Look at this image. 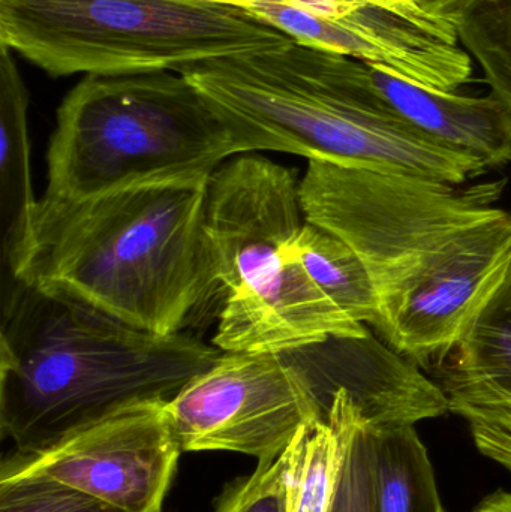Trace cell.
<instances>
[{"label":"cell","instance_id":"6da1fadb","mask_svg":"<svg viewBox=\"0 0 511 512\" xmlns=\"http://www.w3.org/2000/svg\"><path fill=\"white\" fill-rule=\"evenodd\" d=\"M300 203L362 259L377 330L419 367L455 348L511 246V213L425 177L309 161Z\"/></svg>","mask_w":511,"mask_h":512},{"label":"cell","instance_id":"7a4b0ae2","mask_svg":"<svg viewBox=\"0 0 511 512\" xmlns=\"http://www.w3.org/2000/svg\"><path fill=\"white\" fill-rule=\"evenodd\" d=\"M207 183L87 198L44 194L9 273L132 327L182 333L221 292L206 230Z\"/></svg>","mask_w":511,"mask_h":512},{"label":"cell","instance_id":"3957f363","mask_svg":"<svg viewBox=\"0 0 511 512\" xmlns=\"http://www.w3.org/2000/svg\"><path fill=\"white\" fill-rule=\"evenodd\" d=\"M222 351L152 333L11 277L0 336V432L41 450L129 406L168 402Z\"/></svg>","mask_w":511,"mask_h":512},{"label":"cell","instance_id":"277c9868","mask_svg":"<svg viewBox=\"0 0 511 512\" xmlns=\"http://www.w3.org/2000/svg\"><path fill=\"white\" fill-rule=\"evenodd\" d=\"M255 150L449 185L488 170L420 134L375 92L366 63L288 38L183 66Z\"/></svg>","mask_w":511,"mask_h":512},{"label":"cell","instance_id":"5b68a950","mask_svg":"<svg viewBox=\"0 0 511 512\" xmlns=\"http://www.w3.org/2000/svg\"><path fill=\"white\" fill-rule=\"evenodd\" d=\"M296 174L261 156L222 164L207 183L206 230L224 306L216 348L287 352L365 337L309 276L294 251L305 225Z\"/></svg>","mask_w":511,"mask_h":512},{"label":"cell","instance_id":"8992f818","mask_svg":"<svg viewBox=\"0 0 511 512\" xmlns=\"http://www.w3.org/2000/svg\"><path fill=\"white\" fill-rule=\"evenodd\" d=\"M246 152L236 123L180 72L84 75L57 110L45 194L207 182Z\"/></svg>","mask_w":511,"mask_h":512},{"label":"cell","instance_id":"52a82bcc","mask_svg":"<svg viewBox=\"0 0 511 512\" xmlns=\"http://www.w3.org/2000/svg\"><path fill=\"white\" fill-rule=\"evenodd\" d=\"M288 38L210 0H0V44L54 78L179 72Z\"/></svg>","mask_w":511,"mask_h":512},{"label":"cell","instance_id":"ba28073f","mask_svg":"<svg viewBox=\"0 0 511 512\" xmlns=\"http://www.w3.org/2000/svg\"><path fill=\"white\" fill-rule=\"evenodd\" d=\"M183 453L230 451L270 465L300 430L326 418L314 384L293 352H224L168 400Z\"/></svg>","mask_w":511,"mask_h":512},{"label":"cell","instance_id":"9c48e42d","mask_svg":"<svg viewBox=\"0 0 511 512\" xmlns=\"http://www.w3.org/2000/svg\"><path fill=\"white\" fill-rule=\"evenodd\" d=\"M165 405L129 406L41 450H14L0 481H54L119 512H162L183 454Z\"/></svg>","mask_w":511,"mask_h":512},{"label":"cell","instance_id":"30bf717a","mask_svg":"<svg viewBox=\"0 0 511 512\" xmlns=\"http://www.w3.org/2000/svg\"><path fill=\"white\" fill-rule=\"evenodd\" d=\"M308 15L302 44L387 69L431 89L455 92L471 77L470 56L455 27L437 23L407 3L371 0H276Z\"/></svg>","mask_w":511,"mask_h":512},{"label":"cell","instance_id":"8fae6325","mask_svg":"<svg viewBox=\"0 0 511 512\" xmlns=\"http://www.w3.org/2000/svg\"><path fill=\"white\" fill-rule=\"evenodd\" d=\"M375 92L401 119L440 146L486 168L511 162V111L495 95H456L405 80L366 63Z\"/></svg>","mask_w":511,"mask_h":512},{"label":"cell","instance_id":"7c38bea8","mask_svg":"<svg viewBox=\"0 0 511 512\" xmlns=\"http://www.w3.org/2000/svg\"><path fill=\"white\" fill-rule=\"evenodd\" d=\"M437 367L450 391H495L511 397V246L459 342Z\"/></svg>","mask_w":511,"mask_h":512},{"label":"cell","instance_id":"4fadbf2b","mask_svg":"<svg viewBox=\"0 0 511 512\" xmlns=\"http://www.w3.org/2000/svg\"><path fill=\"white\" fill-rule=\"evenodd\" d=\"M12 51L0 44V209L3 259L11 270L29 242L36 200L30 171L27 95Z\"/></svg>","mask_w":511,"mask_h":512},{"label":"cell","instance_id":"5bb4252c","mask_svg":"<svg viewBox=\"0 0 511 512\" xmlns=\"http://www.w3.org/2000/svg\"><path fill=\"white\" fill-rule=\"evenodd\" d=\"M356 408L353 397L339 390L327 417L303 427L285 450V511L332 512Z\"/></svg>","mask_w":511,"mask_h":512},{"label":"cell","instance_id":"9a60e30c","mask_svg":"<svg viewBox=\"0 0 511 512\" xmlns=\"http://www.w3.org/2000/svg\"><path fill=\"white\" fill-rule=\"evenodd\" d=\"M368 432L372 512H446L428 450L414 424L368 426Z\"/></svg>","mask_w":511,"mask_h":512},{"label":"cell","instance_id":"2e32d148","mask_svg":"<svg viewBox=\"0 0 511 512\" xmlns=\"http://www.w3.org/2000/svg\"><path fill=\"white\" fill-rule=\"evenodd\" d=\"M294 251L315 285L353 321L377 328V295L359 255L335 234L306 221Z\"/></svg>","mask_w":511,"mask_h":512},{"label":"cell","instance_id":"e0dca14e","mask_svg":"<svg viewBox=\"0 0 511 512\" xmlns=\"http://www.w3.org/2000/svg\"><path fill=\"white\" fill-rule=\"evenodd\" d=\"M452 23L482 66L492 95L511 111V0H465Z\"/></svg>","mask_w":511,"mask_h":512},{"label":"cell","instance_id":"ac0fdd59","mask_svg":"<svg viewBox=\"0 0 511 512\" xmlns=\"http://www.w3.org/2000/svg\"><path fill=\"white\" fill-rule=\"evenodd\" d=\"M449 412L470 426L477 450L511 472V397L495 391L446 393Z\"/></svg>","mask_w":511,"mask_h":512},{"label":"cell","instance_id":"d6986e66","mask_svg":"<svg viewBox=\"0 0 511 512\" xmlns=\"http://www.w3.org/2000/svg\"><path fill=\"white\" fill-rule=\"evenodd\" d=\"M0 512H119L63 484L0 481Z\"/></svg>","mask_w":511,"mask_h":512},{"label":"cell","instance_id":"ffe728a7","mask_svg":"<svg viewBox=\"0 0 511 512\" xmlns=\"http://www.w3.org/2000/svg\"><path fill=\"white\" fill-rule=\"evenodd\" d=\"M332 512H372L371 442L359 408L351 418L344 468Z\"/></svg>","mask_w":511,"mask_h":512},{"label":"cell","instance_id":"44dd1931","mask_svg":"<svg viewBox=\"0 0 511 512\" xmlns=\"http://www.w3.org/2000/svg\"><path fill=\"white\" fill-rule=\"evenodd\" d=\"M215 512H287L284 454L270 465H257L254 474L228 484L216 501Z\"/></svg>","mask_w":511,"mask_h":512},{"label":"cell","instance_id":"7402d4cb","mask_svg":"<svg viewBox=\"0 0 511 512\" xmlns=\"http://www.w3.org/2000/svg\"><path fill=\"white\" fill-rule=\"evenodd\" d=\"M419 12L423 17L446 26L455 27L452 23L453 14L465 0H402Z\"/></svg>","mask_w":511,"mask_h":512},{"label":"cell","instance_id":"603a6c76","mask_svg":"<svg viewBox=\"0 0 511 512\" xmlns=\"http://www.w3.org/2000/svg\"><path fill=\"white\" fill-rule=\"evenodd\" d=\"M473 512H511V493L498 490L483 499Z\"/></svg>","mask_w":511,"mask_h":512},{"label":"cell","instance_id":"cb8c5ba5","mask_svg":"<svg viewBox=\"0 0 511 512\" xmlns=\"http://www.w3.org/2000/svg\"><path fill=\"white\" fill-rule=\"evenodd\" d=\"M371 2L389 3V5H396V3H402V0H371Z\"/></svg>","mask_w":511,"mask_h":512}]
</instances>
